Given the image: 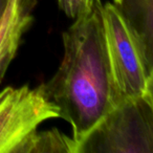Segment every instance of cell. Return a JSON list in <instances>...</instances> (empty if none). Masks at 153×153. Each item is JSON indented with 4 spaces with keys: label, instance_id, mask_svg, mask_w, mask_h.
<instances>
[{
    "label": "cell",
    "instance_id": "1",
    "mask_svg": "<svg viewBox=\"0 0 153 153\" xmlns=\"http://www.w3.org/2000/svg\"><path fill=\"white\" fill-rule=\"evenodd\" d=\"M101 4L74 19L63 33L64 53L57 72L41 84L59 108L60 117L70 124L78 145L120 103L103 34Z\"/></svg>",
    "mask_w": 153,
    "mask_h": 153
},
{
    "label": "cell",
    "instance_id": "2",
    "mask_svg": "<svg viewBox=\"0 0 153 153\" xmlns=\"http://www.w3.org/2000/svg\"><path fill=\"white\" fill-rule=\"evenodd\" d=\"M100 10L107 58L121 98L153 97V57L113 3H102Z\"/></svg>",
    "mask_w": 153,
    "mask_h": 153
},
{
    "label": "cell",
    "instance_id": "3",
    "mask_svg": "<svg viewBox=\"0 0 153 153\" xmlns=\"http://www.w3.org/2000/svg\"><path fill=\"white\" fill-rule=\"evenodd\" d=\"M78 153H153V97L120 103L81 143Z\"/></svg>",
    "mask_w": 153,
    "mask_h": 153
},
{
    "label": "cell",
    "instance_id": "4",
    "mask_svg": "<svg viewBox=\"0 0 153 153\" xmlns=\"http://www.w3.org/2000/svg\"><path fill=\"white\" fill-rule=\"evenodd\" d=\"M56 117L59 108L41 85L4 88L0 91V153H15L39 125Z\"/></svg>",
    "mask_w": 153,
    "mask_h": 153
},
{
    "label": "cell",
    "instance_id": "5",
    "mask_svg": "<svg viewBox=\"0 0 153 153\" xmlns=\"http://www.w3.org/2000/svg\"><path fill=\"white\" fill-rule=\"evenodd\" d=\"M37 0H7L0 18V81L17 53L22 36L33 21Z\"/></svg>",
    "mask_w": 153,
    "mask_h": 153
},
{
    "label": "cell",
    "instance_id": "6",
    "mask_svg": "<svg viewBox=\"0 0 153 153\" xmlns=\"http://www.w3.org/2000/svg\"><path fill=\"white\" fill-rule=\"evenodd\" d=\"M113 4L153 57V0H113Z\"/></svg>",
    "mask_w": 153,
    "mask_h": 153
},
{
    "label": "cell",
    "instance_id": "7",
    "mask_svg": "<svg viewBox=\"0 0 153 153\" xmlns=\"http://www.w3.org/2000/svg\"><path fill=\"white\" fill-rule=\"evenodd\" d=\"M78 153V145L57 128L38 132L36 130L16 149L15 153Z\"/></svg>",
    "mask_w": 153,
    "mask_h": 153
},
{
    "label": "cell",
    "instance_id": "8",
    "mask_svg": "<svg viewBox=\"0 0 153 153\" xmlns=\"http://www.w3.org/2000/svg\"><path fill=\"white\" fill-rule=\"evenodd\" d=\"M100 3L101 0H58L63 13L74 20L88 14Z\"/></svg>",
    "mask_w": 153,
    "mask_h": 153
},
{
    "label": "cell",
    "instance_id": "9",
    "mask_svg": "<svg viewBox=\"0 0 153 153\" xmlns=\"http://www.w3.org/2000/svg\"><path fill=\"white\" fill-rule=\"evenodd\" d=\"M7 0H0V18L2 16L3 11L5 9V5H7Z\"/></svg>",
    "mask_w": 153,
    "mask_h": 153
}]
</instances>
